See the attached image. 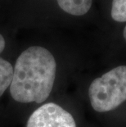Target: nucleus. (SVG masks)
I'll list each match as a JSON object with an SVG mask.
<instances>
[{
  "label": "nucleus",
  "instance_id": "obj_1",
  "mask_svg": "<svg viewBox=\"0 0 126 127\" xmlns=\"http://www.w3.org/2000/svg\"><path fill=\"white\" fill-rule=\"evenodd\" d=\"M57 63L53 55L45 48L29 47L18 57L13 68L10 93L19 102L45 101L52 92Z\"/></svg>",
  "mask_w": 126,
  "mask_h": 127
},
{
  "label": "nucleus",
  "instance_id": "obj_2",
  "mask_svg": "<svg viewBox=\"0 0 126 127\" xmlns=\"http://www.w3.org/2000/svg\"><path fill=\"white\" fill-rule=\"evenodd\" d=\"M93 108L98 112L116 109L126 101V66H120L98 77L88 89Z\"/></svg>",
  "mask_w": 126,
  "mask_h": 127
},
{
  "label": "nucleus",
  "instance_id": "obj_3",
  "mask_svg": "<svg viewBox=\"0 0 126 127\" xmlns=\"http://www.w3.org/2000/svg\"><path fill=\"white\" fill-rule=\"evenodd\" d=\"M26 127H76V124L71 113L57 104L49 102L32 113Z\"/></svg>",
  "mask_w": 126,
  "mask_h": 127
},
{
  "label": "nucleus",
  "instance_id": "obj_4",
  "mask_svg": "<svg viewBox=\"0 0 126 127\" xmlns=\"http://www.w3.org/2000/svg\"><path fill=\"white\" fill-rule=\"evenodd\" d=\"M5 48V39L0 34V53ZM13 75V67L9 62L0 57V97L10 86Z\"/></svg>",
  "mask_w": 126,
  "mask_h": 127
},
{
  "label": "nucleus",
  "instance_id": "obj_5",
  "mask_svg": "<svg viewBox=\"0 0 126 127\" xmlns=\"http://www.w3.org/2000/svg\"><path fill=\"white\" fill-rule=\"evenodd\" d=\"M64 12L74 16L84 15L89 11L93 0H57Z\"/></svg>",
  "mask_w": 126,
  "mask_h": 127
},
{
  "label": "nucleus",
  "instance_id": "obj_6",
  "mask_svg": "<svg viewBox=\"0 0 126 127\" xmlns=\"http://www.w3.org/2000/svg\"><path fill=\"white\" fill-rule=\"evenodd\" d=\"M111 17L119 22L126 21V0H113L111 6Z\"/></svg>",
  "mask_w": 126,
  "mask_h": 127
},
{
  "label": "nucleus",
  "instance_id": "obj_7",
  "mask_svg": "<svg viewBox=\"0 0 126 127\" xmlns=\"http://www.w3.org/2000/svg\"><path fill=\"white\" fill-rule=\"evenodd\" d=\"M123 34H124L125 39L126 40V26H125V29H124V33H123Z\"/></svg>",
  "mask_w": 126,
  "mask_h": 127
}]
</instances>
